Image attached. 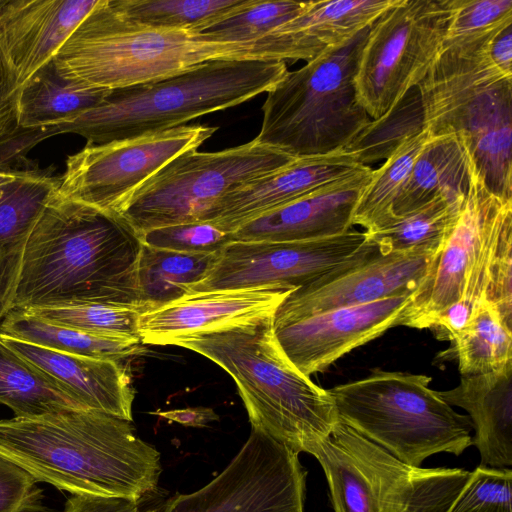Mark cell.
Instances as JSON below:
<instances>
[{"label": "cell", "mask_w": 512, "mask_h": 512, "mask_svg": "<svg viewBox=\"0 0 512 512\" xmlns=\"http://www.w3.org/2000/svg\"><path fill=\"white\" fill-rule=\"evenodd\" d=\"M142 242L118 214L56 191L23 249L12 309L85 303L136 306Z\"/></svg>", "instance_id": "obj_1"}, {"label": "cell", "mask_w": 512, "mask_h": 512, "mask_svg": "<svg viewBox=\"0 0 512 512\" xmlns=\"http://www.w3.org/2000/svg\"><path fill=\"white\" fill-rule=\"evenodd\" d=\"M0 456L72 495L136 503L156 491L162 471L131 421L85 409L0 420Z\"/></svg>", "instance_id": "obj_2"}, {"label": "cell", "mask_w": 512, "mask_h": 512, "mask_svg": "<svg viewBox=\"0 0 512 512\" xmlns=\"http://www.w3.org/2000/svg\"><path fill=\"white\" fill-rule=\"evenodd\" d=\"M484 300L512 326V200L492 194L474 163L459 218L398 325L451 340Z\"/></svg>", "instance_id": "obj_3"}, {"label": "cell", "mask_w": 512, "mask_h": 512, "mask_svg": "<svg viewBox=\"0 0 512 512\" xmlns=\"http://www.w3.org/2000/svg\"><path fill=\"white\" fill-rule=\"evenodd\" d=\"M172 345L199 353L234 380L252 430L297 453H311L338 422L328 391L283 354L272 316L182 337Z\"/></svg>", "instance_id": "obj_4"}, {"label": "cell", "mask_w": 512, "mask_h": 512, "mask_svg": "<svg viewBox=\"0 0 512 512\" xmlns=\"http://www.w3.org/2000/svg\"><path fill=\"white\" fill-rule=\"evenodd\" d=\"M288 73L285 61L213 60L156 80L110 90L68 123L39 128L42 139L76 133L106 144L182 126L269 92Z\"/></svg>", "instance_id": "obj_5"}, {"label": "cell", "mask_w": 512, "mask_h": 512, "mask_svg": "<svg viewBox=\"0 0 512 512\" xmlns=\"http://www.w3.org/2000/svg\"><path fill=\"white\" fill-rule=\"evenodd\" d=\"M501 26L445 39L417 88L429 133L464 136L487 189L512 200V76L488 55Z\"/></svg>", "instance_id": "obj_6"}, {"label": "cell", "mask_w": 512, "mask_h": 512, "mask_svg": "<svg viewBox=\"0 0 512 512\" xmlns=\"http://www.w3.org/2000/svg\"><path fill=\"white\" fill-rule=\"evenodd\" d=\"M227 59L282 61L271 37L222 43L199 33L140 27L120 18L108 0H98L53 60L64 78L112 90Z\"/></svg>", "instance_id": "obj_7"}, {"label": "cell", "mask_w": 512, "mask_h": 512, "mask_svg": "<svg viewBox=\"0 0 512 512\" xmlns=\"http://www.w3.org/2000/svg\"><path fill=\"white\" fill-rule=\"evenodd\" d=\"M370 26L288 71L267 92L258 142L304 157L345 149L353 141L372 120L354 83Z\"/></svg>", "instance_id": "obj_8"}, {"label": "cell", "mask_w": 512, "mask_h": 512, "mask_svg": "<svg viewBox=\"0 0 512 512\" xmlns=\"http://www.w3.org/2000/svg\"><path fill=\"white\" fill-rule=\"evenodd\" d=\"M431 377L373 370L359 380L328 389L338 419L403 463L421 467L429 456H459L473 445L468 415L456 412Z\"/></svg>", "instance_id": "obj_9"}, {"label": "cell", "mask_w": 512, "mask_h": 512, "mask_svg": "<svg viewBox=\"0 0 512 512\" xmlns=\"http://www.w3.org/2000/svg\"><path fill=\"white\" fill-rule=\"evenodd\" d=\"M335 512H446L470 472L409 466L338 419L314 446Z\"/></svg>", "instance_id": "obj_10"}, {"label": "cell", "mask_w": 512, "mask_h": 512, "mask_svg": "<svg viewBox=\"0 0 512 512\" xmlns=\"http://www.w3.org/2000/svg\"><path fill=\"white\" fill-rule=\"evenodd\" d=\"M295 158L256 139L217 152L187 151L139 187L119 215L138 236L161 227L206 222L222 196Z\"/></svg>", "instance_id": "obj_11"}, {"label": "cell", "mask_w": 512, "mask_h": 512, "mask_svg": "<svg viewBox=\"0 0 512 512\" xmlns=\"http://www.w3.org/2000/svg\"><path fill=\"white\" fill-rule=\"evenodd\" d=\"M451 13V0H398L370 26L354 83L372 120L423 79L443 47Z\"/></svg>", "instance_id": "obj_12"}, {"label": "cell", "mask_w": 512, "mask_h": 512, "mask_svg": "<svg viewBox=\"0 0 512 512\" xmlns=\"http://www.w3.org/2000/svg\"><path fill=\"white\" fill-rule=\"evenodd\" d=\"M218 127L182 125L106 144H87L68 157L56 193L118 214L128 198L180 154L197 150Z\"/></svg>", "instance_id": "obj_13"}, {"label": "cell", "mask_w": 512, "mask_h": 512, "mask_svg": "<svg viewBox=\"0 0 512 512\" xmlns=\"http://www.w3.org/2000/svg\"><path fill=\"white\" fill-rule=\"evenodd\" d=\"M305 483L298 454L251 429L241 449L213 480L145 512H303Z\"/></svg>", "instance_id": "obj_14"}, {"label": "cell", "mask_w": 512, "mask_h": 512, "mask_svg": "<svg viewBox=\"0 0 512 512\" xmlns=\"http://www.w3.org/2000/svg\"><path fill=\"white\" fill-rule=\"evenodd\" d=\"M435 253L392 252L373 241L316 280L293 289L278 305L272 324H281L328 310L412 294Z\"/></svg>", "instance_id": "obj_15"}, {"label": "cell", "mask_w": 512, "mask_h": 512, "mask_svg": "<svg viewBox=\"0 0 512 512\" xmlns=\"http://www.w3.org/2000/svg\"><path fill=\"white\" fill-rule=\"evenodd\" d=\"M366 240L364 231L351 229L308 241H231L189 293L258 286L296 289L347 260Z\"/></svg>", "instance_id": "obj_16"}, {"label": "cell", "mask_w": 512, "mask_h": 512, "mask_svg": "<svg viewBox=\"0 0 512 512\" xmlns=\"http://www.w3.org/2000/svg\"><path fill=\"white\" fill-rule=\"evenodd\" d=\"M410 295H396L272 324V332L287 359L310 377L397 326Z\"/></svg>", "instance_id": "obj_17"}, {"label": "cell", "mask_w": 512, "mask_h": 512, "mask_svg": "<svg viewBox=\"0 0 512 512\" xmlns=\"http://www.w3.org/2000/svg\"><path fill=\"white\" fill-rule=\"evenodd\" d=\"M281 286L187 293L141 313L142 344L172 345L179 338L273 316L292 291Z\"/></svg>", "instance_id": "obj_18"}, {"label": "cell", "mask_w": 512, "mask_h": 512, "mask_svg": "<svg viewBox=\"0 0 512 512\" xmlns=\"http://www.w3.org/2000/svg\"><path fill=\"white\" fill-rule=\"evenodd\" d=\"M98 0H0V55L18 91L52 61Z\"/></svg>", "instance_id": "obj_19"}, {"label": "cell", "mask_w": 512, "mask_h": 512, "mask_svg": "<svg viewBox=\"0 0 512 512\" xmlns=\"http://www.w3.org/2000/svg\"><path fill=\"white\" fill-rule=\"evenodd\" d=\"M370 166L351 173L240 226L232 241L297 242L343 234L353 229L358 198L369 182Z\"/></svg>", "instance_id": "obj_20"}, {"label": "cell", "mask_w": 512, "mask_h": 512, "mask_svg": "<svg viewBox=\"0 0 512 512\" xmlns=\"http://www.w3.org/2000/svg\"><path fill=\"white\" fill-rule=\"evenodd\" d=\"M360 165L346 149L296 157L280 169L222 196L206 222L232 233L243 224L351 173Z\"/></svg>", "instance_id": "obj_21"}, {"label": "cell", "mask_w": 512, "mask_h": 512, "mask_svg": "<svg viewBox=\"0 0 512 512\" xmlns=\"http://www.w3.org/2000/svg\"><path fill=\"white\" fill-rule=\"evenodd\" d=\"M0 339L56 380L83 409L132 422L134 391L120 361L63 353L1 335Z\"/></svg>", "instance_id": "obj_22"}, {"label": "cell", "mask_w": 512, "mask_h": 512, "mask_svg": "<svg viewBox=\"0 0 512 512\" xmlns=\"http://www.w3.org/2000/svg\"><path fill=\"white\" fill-rule=\"evenodd\" d=\"M438 394L450 406L468 412L480 465L511 469L512 365L492 373L461 376L455 388L438 391Z\"/></svg>", "instance_id": "obj_23"}, {"label": "cell", "mask_w": 512, "mask_h": 512, "mask_svg": "<svg viewBox=\"0 0 512 512\" xmlns=\"http://www.w3.org/2000/svg\"><path fill=\"white\" fill-rule=\"evenodd\" d=\"M398 0L307 1L302 12L276 28L287 61L316 58L373 24Z\"/></svg>", "instance_id": "obj_24"}, {"label": "cell", "mask_w": 512, "mask_h": 512, "mask_svg": "<svg viewBox=\"0 0 512 512\" xmlns=\"http://www.w3.org/2000/svg\"><path fill=\"white\" fill-rule=\"evenodd\" d=\"M473 165L464 136L458 133L431 135L395 200L394 219L415 211L440 195H465Z\"/></svg>", "instance_id": "obj_25"}, {"label": "cell", "mask_w": 512, "mask_h": 512, "mask_svg": "<svg viewBox=\"0 0 512 512\" xmlns=\"http://www.w3.org/2000/svg\"><path fill=\"white\" fill-rule=\"evenodd\" d=\"M109 92L64 78L52 60L18 90V126L34 129L71 122L101 104Z\"/></svg>", "instance_id": "obj_26"}, {"label": "cell", "mask_w": 512, "mask_h": 512, "mask_svg": "<svg viewBox=\"0 0 512 512\" xmlns=\"http://www.w3.org/2000/svg\"><path fill=\"white\" fill-rule=\"evenodd\" d=\"M0 335L63 353L120 362L145 351L140 339L90 333L21 309L10 310L2 319Z\"/></svg>", "instance_id": "obj_27"}, {"label": "cell", "mask_w": 512, "mask_h": 512, "mask_svg": "<svg viewBox=\"0 0 512 512\" xmlns=\"http://www.w3.org/2000/svg\"><path fill=\"white\" fill-rule=\"evenodd\" d=\"M0 404L8 406L15 417L20 418L39 417L65 409H83L56 380L1 339Z\"/></svg>", "instance_id": "obj_28"}, {"label": "cell", "mask_w": 512, "mask_h": 512, "mask_svg": "<svg viewBox=\"0 0 512 512\" xmlns=\"http://www.w3.org/2000/svg\"><path fill=\"white\" fill-rule=\"evenodd\" d=\"M450 341L461 376L492 373L512 365V327L489 301L475 306Z\"/></svg>", "instance_id": "obj_29"}, {"label": "cell", "mask_w": 512, "mask_h": 512, "mask_svg": "<svg viewBox=\"0 0 512 512\" xmlns=\"http://www.w3.org/2000/svg\"><path fill=\"white\" fill-rule=\"evenodd\" d=\"M217 253H184L142 244L138 263V292L147 309L190 292L215 262Z\"/></svg>", "instance_id": "obj_30"}, {"label": "cell", "mask_w": 512, "mask_h": 512, "mask_svg": "<svg viewBox=\"0 0 512 512\" xmlns=\"http://www.w3.org/2000/svg\"><path fill=\"white\" fill-rule=\"evenodd\" d=\"M464 196L440 195L382 228L364 232L369 240L387 251L436 253L459 218Z\"/></svg>", "instance_id": "obj_31"}, {"label": "cell", "mask_w": 512, "mask_h": 512, "mask_svg": "<svg viewBox=\"0 0 512 512\" xmlns=\"http://www.w3.org/2000/svg\"><path fill=\"white\" fill-rule=\"evenodd\" d=\"M250 0H108L123 20L140 27L199 33Z\"/></svg>", "instance_id": "obj_32"}, {"label": "cell", "mask_w": 512, "mask_h": 512, "mask_svg": "<svg viewBox=\"0 0 512 512\" xmlns=\"http://www.w3.org/2000/svg\"><path fill=\"white\" fill-rule=\"evenodd\" d=\"M430 137L425 128L406 139L380 168L372 170L371 178L358 198L353 225L371 232L392 222L395 200Z\"/></svg>", "instance_id": "obj_33"}, {"label": "cell", "mask_w": 512, "mask_h": 512, "mask_svg": "<svg viewBox=\"0 0 512 512\" xmlns=\"http://www.w3.org/2000/svg\"><path fill=\"white\" fill-rule=\"evenodd\" d=\"M59 183L60 177L35 168L0 188V256L24 248Z\"/></svg>", "instance_id": "obj_34"}, {"label": "cell", "mask_w": 512, "mask_h": 512, "mask_svg": "<svg viewBox=\"0 0 512 512\" xmlns=\"http://www.w3.org/2000/svg\"><path fill=\"white\" fill-rule=\"evenodd\" d=\"M425 129L424 111L419 90H408L382 116L368 125L345 148L358 163L386 160L406 139Z\"/></svg>", "instance_id": "obj_35"}, {"label": "cell", "mask_w": 512, "mask_h": 512, "mask_svg": "<svg viewBox=\"0 0 512 512\" xmlns=\"http://www.w3.org/2000/svg\"><path fill=\"white\" fill-rule=\"evenodd\" d=\"M306 5L307 1L250 0L243 8L199 34L222 43L257 42L296 17Z\"/></svg>", "instance_id": "obj_36"}, {"label": "cell", "mask_w": 512, "mask_h": 512, "mask_svg": "<svg viewBox=\"0 0 512 512\" xmlns=\"http://www.w3.org/2000/svg\"><path fill=\"white\" fill-rule=\"evenodd\" d=\"M23 310L47 321L90 333L137 339H140L138 334L139 317L145 311L136 306L102 303H85Z\"/></svg>", "instance_id": "obj_37"}, {"label": "cell", "mask_w": 512, "mask_h": 512, "mask_svg": "<svg viewBox=\"0 0 512 512\" xmlns=\"http://www.w3.org/2000/svg\"><path fill=\"white\" fill-rule=\"evenodd\" d=\"M446 512H512V470L479 465Z\"/></svg>", "instance_id": "obj_38"}, {"label": "cell", "mask_w": 512, "mask_h": 512, "mask_svg": "<svg viewBox=\"0 0 512 512\" xmlns=\"http://www.w3.org/2000/svg\"><path fill=\"white\" fill-rule=\"evenodd\" d=\"M139 237L144 245L184 253H216L232 241L231 233L208 222L161 227Z\"/></svg>", "instance_id": "obj_39"}, {"label": "cell", "mask_w": 512, "mask_h": 512, "mask_svg": "<svg viewBox=\"0 0 512 512\" xmlns=\"http://www.w3.org/2000/svg\"><path fill=\"white\" fill-rule=\"evenodd\" d=\"M446 39L473 35L512 22V0H451Z\"/></svg>", "instance_id": "obj_40"}, {"label": "cell", "mask_w": 512, "mask_h": 512, "mask_svg": "<svg viewBox=\"0 0 512 512\" xmlns=\"http://www.w3.org/2000/svg\"><path fill=\"white\" fill-rule=\"evenodd\" d=\"M37 480L14 462L0 456V512H42Z\"/></svg>", "instance_id": "obj_41"}, {"label": "cell", "mask_w": 512, "mask_h": 512, "mask_svg": "<svg viewBox=\"0 0 512 512\" xmlns=\"http://www.w3.org/2000/svg\"><path fill=\"white\" fill-rule=\"evenodd\" d=\"M17 90L0 55V148L19 130L17 123Z\"/></svg>", "instance_id": "obj_42"}, {"label": "cell", "mask_w": 512, "mask_h": 512, "mask_svg": "<svg viewBox=\"0 0 512 512\" xmlns=\"http://www.w3.org/2000/svg\"><path fill=\"white\" fill-rule=\"evenodd\" d=\"M64 512H141L139 503L121 498L73 495Z\"/></svg>", "instance_id": "obj_43"}, {"label": "cell", "mask_w": 512, "mask_h": 512, "mask_svg": "<svg viewBox=\"0 0 512 512\" xmlns=\"http://www.w3.org/2000/svg\"><path fill=\"white\" fill-rule=\"evenodd\" d=\"M23 249L0 256V322L12 310Z\"/></svg>", "instance_id": "obj_44"}, {"label": "cell", "mask_w": 512, "mask_h": 512, "mask_svg": "<svg viewBox=\"0 0 512 512\" xmlns=\"http://www.w3.org/2000/svg\"><path fill=\"white\" fill-rule=\"evenodd\" d=\"M488 55L501 72L512 76V22L494 32L488 43Z\"/></svg>", "instance_id": "obj_45"}, {"label": "cell", "mask_w": 512, "mask_h": 512, "mask_svg": "<svg viewBox=\"0 0 512 512\" xmlns=\"http://www.w3.org/2000/svg\"><path fill=\"white\" fill-rule=\"evenodd\" d=\"M151 414L159 416L171 422L188 427H205L208 424L218 421L219 415L209 407H187L167 411L157 410Z\"/></svg>", "instance_id": "obj_46"}, {"label": "cell", "mask_w": 512, "mask_h": 512, "mask_svg": "<svg viewBox=\"0 0 512 512\" xmlns=\"http://www.w3.org/2000/svg\"><path fill=\"white\" fill-rule=\"evenodd\" d=\"M23 171H26V170H3V169H0V188L7 184L14 182Z\"/></svg>", "instance_id": "obj_47"}]
</instances>
